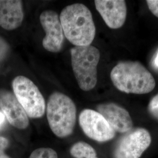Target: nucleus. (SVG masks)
Returning a JSON list of instances; mask_svg holds the SVG:
<instances>
[{"mask_svg": "<svg viewBox=\"0 0 158 158\" xmlns=\"http://www.w3.org/2000/svg\"><path fill=\"white\" fill-rule=\"evenodd\" d=\"M59 19L64 35L75 46L90 45L95 38L96 27L90 10L76 3L64 8Z\"/></svg>", "mask_w": 158, "mask_h": 158, "instance_id": "nucleus-1", "label": "nucleus"}, {"mask_svg": "<svg viewBox=\"0 0 158 158\" xmlns=\"http://www.w3.org/2000/svg\"><path fill=\"white\" fill-rule=\"evenodd\" d=\"M0 108L10 124L23 130L29 125V118L14 93L0 89Z\"/></svg>", "mask_w": 158, "mask_h": 158, "instance_id": "nucleus-9", "label": "nucleus"}, {"mask_svg": "<svg viewBox=\"0 0 158 158\" xmlns=\"http://www.w3.org/2000/svg\"><path fill=\"white\" fill-rule=\"evenodd\" d=\"M9 142L6 138L0 136V158H10L4 152Z\"/></svg>", "mask_w": 158, "mask_h": 158, "instance_id": "nucleus-16", "label": "nucleus"}, {"mask_svg": "<svg viewBox=\"0 0 158 158\" xmlns=\"http://www.w3.org/2000/svg\"><path fill=\"white\" fill-rule=\"evenodd\" d=\"M97 109L115 132L125 133L132 130V120L129 113L124 108L113 102H108L98 105Z\"/></svg>", "mask_w": 158, "mask_h": 158, "instance_id": "nucleus-11", "label": "nucleus"}, {"mask_svg": "<svg viewBox=\"0 0 158 158\" xmlns=\"http://www.w3.org/2000/svg\"><path fill=\"white\" fill-rule=\"evenodd\" d=\"M148 110L149 113L153 116L158 119V94L155 96L148 106Z\"/></svg>", "mask_w": 158, "mask_h": 158, "instance_id": "nucleus-15", "label": "nucleus"}, {"mask_svg": "<svg viewBox=\"0 0 158 158\" xmlns=\"http://www.w3.org/2000/svg\"><path fill=\"white\" fill-rule=\"evenodd\" d=\"M40 22L46 33L42 40V45L46 51L58 52L62 48L64 32L59 17L56 12L51 10L42 12Z\"/></svg>", "mask_w": 158, "mask_h": 158, "instance_id": "nucleus-8", "label": "nucleus"}, {"mask_svg": "<svg viewBox=\"0 0 158 158\" xmlns=\"http://www.w3.org/2000/svg\"><path fill=\"white\" fill-rule=\"evenodd\" d=\"M70 152L74 158H98L95 149L85 142H78L72 147Z\"/></svg>", "mask_w": 158, "mask_h": 158, "instance_id": "nucleus-13", "label": "nucleus"}, {"mask_svg": "<svg viewBox=\"0 0 158 158\" xmlns=\"http://www.w3.org/2000/svg\"><path fill=\"white\" fill-rule=\"evenodd\" d=\"M29 158H58L55 151L49 148H41L35 149Z\"/></svg>", "mask_w": 158, "mask_h": 158, "instance_id": "nucleus-14", "label": "nucleus"}, {"mask_svg": "<svg viewBox=\"0 0 158 158\" xmlns=\"http://www.w3.org/2000/svg\"><path fill=\"white\" fill-rule=\"evenodd\" d=\"M14 94L28 117H42L45 113V99L38 87L27 77L18 76L12 81Z\"/></svg>", "mask_w": 158, "mask_h": 158, "instance_id": "nucleus-5", "label": "nucleus"}, {"mask_svg": "<svg viewBox=\"0 0 158 158\" xmlns=\"http://www.w3.org/2000/svg\"><path fill=\"white\" fill-rule=\"evenodd\" d=\"M79 121L85 134L96 141H108L115 135L114 130L98 111L85 109L80 114Z\"/></svg>", "mask_w": 158, "mask_h": 158, "instance_id": "nucleus-6", "label": "nucleus"}, {"mask_svg": "<svg viewBox=\"0 0 158 158\" xmlns=\"http://www.w3.org/2000/svg\"><path fill=\"white\" fill-rule=\"evenodd\" d=\"M5 120V115L3 113L0 112V126L3 124Z\"/></svg>", "mask_w": 158, "mask_h": 158, "instance_id": "nucleus-19", "label": "nucleus"}, {"mask_svg": "<svg viewBox=\"0 0 158 158\" xmlns=\"http://www.w3.org/2000/svg\"><path fill=\"white\" fill-rule=\"evenodd\" d=\"M151 141V134L146 129L133 130L119 142L114 151V158H139L149 147Z\"/></svg>", "mask_w": 158, "mask_h": 158, "instance_id": "nucleus-7", "label": "nucleus"}, {"mask_svg": "<svg viewBox=\"0 0 158 158\" xmlns=\"http://www.w3.org/2000/svg\"><path fill=\"white\" fill-rule=\"evenodd\" d=\"M113 85L125 93L143 94L154 89L156 82L152 74L138 62H122L111 72Z\"/></svg>", "mask_w": 158, "mask_h": 158, "instance_id": "nucleus-2", "label": "nucleus"}, {"mask_svg": "<svg viewBox=\"0 0 158 158\" xmlns=\"http://www.w3.org/2000/svg\"><path fill=\"white\" fill-rule=\"evenodd\" d=\"M74 76L80 88L88 91L97 82V65L100 58L99 50L92 45L74 46L70 50Z\"/></svg>", "mask_w": 158, "mask_h": 158, "instance_id": "nucleus-4", "label": "nucleus"}, {"mask_svg": "<svg viewBox=\"0 0 158 158\" xmlns=\"http://www.w3.org/2000/svg\"><path fill=\"white\" fill-rule=\"evenodd\" d=\"M96 10L109 28L118 29L123 26L127 17L126 2L123 0H96Z\"/></svg>", "mask_w": 158, "mask_h": 158, "instance_id": "nucleus-10", "label": "nucleus"}, {"mask_svg": "<svg viewBox=\"0 0 158 158\" xmlns=\"http://www.w3.org/2000/svg\"><path fill=\"white\" fill-rule=\"evenodd\" d=\"M23 19V2L19 0H0V26L6 30L15 29Z\"/></svg>", "mask_w": 158, "mask_h": 158, "instance_id": "nucleus-12", "label": "nucleus"}, {"mask_svg": "<svg viewBox=\"0 0 158 158\" xmlns=\"http://www.w3.org/2000/svg\"><path fill=\"white\" fill-rule=\"evenodd\" d=\"M46 114L55 135L65 138L72 134L76 121V107L69 97L60 92L53 93L48 102Z\"/></svg>", "mask_w": 158, "mask_h": 158, "instance_id": "nucleus-3", "label": "nucleus"}, {"mask_svg": "<svg viewBox=\"0 0 158 158\" xmlns=\"http://www.w3.org/2000/svg\"><path fill=\"white\" fill-rule=\"evenodd\" d=\"M154 63H155V65L158 68V52L156 55V56L155 57V61H154Z\"/></svg>", "mask_w": 158, "mask_h": 158, "instance_id": "nucleus-20", "label": "nucleus"}, {"mask_svg": "<svg viewBox=\"0 0 158 158\" xmlns=\"http://www.w3.org/2000/svg\"><path fill=\"white\" fill-rule=\"evenodd\" d=\"M8 51V46L6 42L0 37V61L6 56Z\"/></svg>", "mask_w": 158, "mask_h": 158, "instance_id": "nucleus-18", "label": "nucleus"}, {"mask_svg": "<svg viewBox=\"0 0 158 158\" xmlns=\"http://www.w3.org/2000/svg\"><path fill=\"white\" fill-rule=\"evenodd\" d=\"M147 4L149 10L158 18V0H148Z\"/></svg>", "mask_w": 158, "mask_h": 158, "instance_id": "nucleus-17", "label": "nucleus"}]
</instances>
